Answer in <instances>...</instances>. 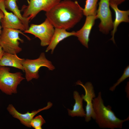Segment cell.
Segmentation results:
<instances>
[{
    "mask_svg": "<svg viewBox=\"0 0 129 129\" xmlns=\"http://www.w3.org/2000/svg\"><path fill=\"white\" fill-rule=\"evenodd\" d=\"M83 9L77 1H61L45 14L55 28L69 30L79 22L83 15Z\"/></svg>",
    "mask_w": 129,
    "mask_h": 129,
    "instance_id": "obj_1",
    "label": "cell"
},
{
    "mask_svg": "<svg viewBox=\"0 0 129 129\" xmlns=\"http://www.w3.org/2000/svg\"><path fill=\"white\" fill-rule=\"evenodd\" d=\"M95 113V120L99 127L102 129H122L124 123L129 120V116L124 119L118 118L112 110L110 105L104 104L101 91L92 100Z\"/></svg>",
    "mask_w": 129,
    "mask_h": 129,
    "instance_id": "obj_2",
    "label": "cell"
},
{
    "mask_svg": "<svg viewBox=\"0 0 129 129\" xmlns=\"http://www.w3.org/2000/svg\"><path fill=\"white\" fill-rule=\"evenodd\" d=\"M20 34L25 36L28 40L31 39L20 30L3 28L0 36V44L5 52L17 54L22 51V49L19 45L20 42L23 43L24 41L20 37Z\"/></svg>",
    "mask_w": 129,
    "mask_h": 129,
    "instance_id": "obj_3",
    "label": "cell"
},
{
    "mask_svg": "<svg viewBox=\"0 0 129 129\" xmlns=\"http://www.w3.org/2000/svg\"><path fill=\"white\" fill-rule=\"evenodd\" d=\"M10 70L8 67L0 66V90L9 95L17 93L18 86L25 79L21 72L11 73Z\"/></svg>",
    "mask_w": 129,
    "mask_h": 129,
    "instance_id": "obj_4",
    "label": "cell"
},
{
    "mask_svg": "<svg viewBox=\"0 0 129 129\" xmlns=\"http://www.w3.org/2000/svg\"><path fill=\"white\" fill-rule=\"evenodd\" d=\"M23 65L25 73V78L28 82L33 79H37L39 78V71L42 67H46L50 70H53L55 69L51 62L46 58L44 52L41 53L37 59H25Z\"/></svg>",
    "mask_w": 129,
    "mask_h": 129,
    "instance_id": "obj_5",
    "label": "cell"
},
{
    "mask_svg": "<svg viewBox=\"0 0 129 129\" xmlns=\"http://www.w3.org/2000/svg\"><path fill=\"white\" fill-rule=\"evenodd\" d=\"M48 19L46 18L44 21L39 24H32L25 33L32 34L40 40L41 46L44 47L49 44L54 34L55 28Z\"/></svg>",
    "mask_w": 129,
    "mask_h": 129,
    "instance_id": "obj_6",
    "label": "cell"
},
{
    "mask_svg": "<svg viewBox=\"0 0 129 129\" xmlns=\"http://www.w3.org/2000/svg\"><path fill=\"white\" fill-rule=\"evenodd\" d=\"M61 0H29L27 5H23L21 11L23 16L33 19L40 11L46 12L60 2Z\"/></svg>",
    "mask_w": 129,
    "mask_h": 129,
    "instance_id": "obj_7",
    "label": "cell"
},
{
    "mask_svg": "<svg viewBox=\"0 0 129 129\" xmlns=\"http://www.w3.org/2000/svg\"><path fill=\"white\" fill-rule=\"evenodd\" d=\"M110 0H100L97 9L96 16L100 22L98 25L99 31L107 34L112 30L113 21L110 8Z\"/></svg>",
    "mask_w": 129,
    "mask_h": 129,
    "instance_id": "obj_8",
    "label": "cell"
},
{
    "mask_svg": "<svg viewBox=\"0 0 129 129\" xmlns=\"http://www.w3.org/2000/svg\"><path fill=\"white\" fill-rule=\"evenodd\" d=\"M76 84L81 86L85 91V94H82L81 96L86 103V116L85 117V121L88 122L92 118L94 120L95 115L93 108L92 100L96 97V95L92 84L91 82H88L84 85L80 81H78Z\"/></svg>",
    "mask_w": 129,
    "mask_h": 129,
    "instance_id": "obj_9",
    "label": "cell"
},
{
    "mask_svg": "<svg viewBox=\"0 0 129 129\" xmlns=\"http://www.w3.org/2000/svg\"><path fill=\"white\" fill-rule=\"evenodd\" d=\"M4 0H0V9L4 14L0 21L2 27L25 31V27L20 19L13 13L6 10L4 5Z\"/></svg>",
    "mask_w": 129,
    "mask_h": 129,
    "instance_id": "obj_10",
    "label": "cell"
},
{
    "mask_svg": "<svg viewBox=\"0 0 129 129\" xmlns=\"http://www.w3.org/2000/svg\"><path fill=\"white\" fill-rule=\"evenodd\" d=\"M52 105V104L48 102L47 106L43 108L37 110L33 111L31 112H27L24 114L19 112L11 104L8 105L7 109L13 117L19 120L22 124L27 127L30 128V122L34 116L40 112L49 109Z\"/></svg>",
    "mask_w": 129,
    "mask_h": 129,
    "instance_id": "obj_11",
    "label": "cell"
},
{
    "mask_svg": "<svg viewBox=\"0 0 129 129\" xmlns=\"http://www.w3.org/2000/svg\"><path fill=\"white\" fill-rule=\"evenodd\" d=\"M97 19L96 15L86 16L84 23L82 27L75 32V36L77 37L81 43L86 48H88V42L91 30Z\"/></svg>",
    "mask_w": 129,
    "mask_h": 129,
    "instance_id": "obj_12",
    "label": "cell"
},
{
    "mask_svg": "<svg viewBox=\"0 0 129 129\" xmlns=\"http://www.w3.org/2000/svg\"><path fill=\"white\" fill-rule=\"evenodd\" d=\"M110 6L114 11L115 15V19L113 22V28L111 32L112 37L110 40L115 43L114 36L118 27L122 22H129V11L120 10L118 6L113 4L110 3Z\"/></svg>",
    "mask_w": 129,
    "mask_h": 129,
    "instance_id": "obj_13",
    "label": "cell"
},
{
    "mask_svg": "<svg viewBox=\"0 0 129 129\" xmlns=\"http://www.w3.org/2000/svg\"><path fill=\"white\" fill-rule=\"evenodd\" d=\"M75 32H71L67 31L66 30L61 28H55L54 31L51 41L45 50L48 52L51 50L52 54L54 50L58 44L65 38L71 36H75Z\"/></svg>",
    "mask_w": 129,
    "mask_h": 129,
    "instance_id": "obj_14",
    "label": "cell"
},
{
    "mask_svg": "<svg viewBox=\"0 0 129 129\" xmlns=\"http://www.w3.org/2000/svg\"><path fill=\"white\" fill-rule=\"evenodd\" d=\"M16 54L5 52L0 60V66L13 67L24 71L23 63L25 59L20 58Z\"/></svg>",
    "mask_w": 129,
    "mask_h": 129,
    "instance_id": "obj_15",
    "label": "cell"
},
{
    "mask_svg": "<svg viewBox=\"0 0 129 129\" xmlns=\"http://www.w3.org/2000/svg\"><path fill=\"white\" fill-rule=\"evenodd\" d=\"M73 97L75 103L72 110L67 109L69 115L72 117L75 116L85 117L86 112L83 108V99L76 91H74Z\"/></svg>",
    "mask_w": 129,
    "mask_h": 129,
    "instance_id": "obj_16",
    "label": "cell"
},
{
    "mask_svg": "<svg viewBox=\"0 0 129 129\" xmlns=\"http://www.w3.org/2000/svg\"><path fill=\"white\" fill-rule=\"evenodd\" d=\"M17 0H5L4 4L6 9H7L12 12L22 21L24 25L26 30L29 28V23L30 19L28 18L23 17L22 15L21 11L18 8L17 4Z\"/></svg>",
    "mask_w": 129,
    "mask_h": 129,
    "instance_id": "obj_17",
    "label": "cell"
},
{
    "mask_svg": "<svg viewBox=\"0 0 129 129\" xmlns=\"http://www.w3.org/2000/svg\"><path fill=\"white\" fill-rule=\"evenodd\" d=\"M98 0H86L85 7L83 9L84 15L86 16L96 15L97 2Z\"/></svg>",
    "mask_w": 129,
    "mask_h": 129,
    "instance_id": "obj_18",
    "label": "cell"
},
{
    "mask_svg": "<svg viewBox=\"0 0 129 129\" xmlns=\"http://www.w3.org/2000/svg\"><path fill=\"white\" fill-rule=\"evenodd\" d=\"M45 123V121L42 116L39 115L33 118L31 120L30 125L35 129H42V126Z\"/></svg>",
    "mask_w": 129,
    "mask_h": 129,
    "instance_id": "obj_19",
    "label": "cell"
},
{
    "mask_svg": "<svg viewBox=\"0 0 129 129\" xmlns=\"http://www.w3.org/2000/svg\"><path fill=\"white\" fill-rule=\"evenodd\" d=\"M129 77V66L128 65L124 69V73L121 77L113 86L109 88V90L112 91H113L117 86Z\"/></svg>",
    "mask_w": 129,
    "mask_h": 129,
    "instance_id": "obj_20",
    "label": "cell"
},
{
    "mask_svg": "<svg viewBox=\"0 0 129 129\" xmlns=\"http://www.w3.org/2000/svg\"><path fill=\"white\" fill-rule=\"evenodd\" d=\"M126 0H110V3L113 4L117 6Z\"/></svg>",
    "mask_w": 129,
    "mask_h": 129,
    "instance_id": "obj_21",
    "label": "cell"
},
{
    "mask_svg": "<svg viewBox=\"0 0 129 129\" xmlns=\"http://www.w3.org/2000/svg\"><path fill=\"white\" fill-rule=\"evenodd\" d=\"M126 92L127 94V97L129 99V82H128L125 89Z\"/></svg>",
    "mask_w": 129,
    "mask_h": 129,
    "instance_id": "obj_22",
    "label": "cell"
},
{
    "mask_svg": "<svg viewBox=\"0 0 129 129\" xmlns=\"http://www.w3.org/2000/svg\"><path fill=\"white\" fill-rule=\"evenodd\" d=\"M4 15L3 12L0 9V36L1 34L2 31L1 30V27L0 25V21L2 18L3 17Z\"/></svg>",
    "mask_w": 129,
    "mask_h": 129,
    "instance_id": "obj_23",
    "label": "cell"
},
{
    "mask_svg": "<svg viewBox=\"0 0 129 129\" xmlns=\"http://www.w3.org/2000/svg\"><path fill=\"white\" fill-rule=\"evenodd\" d=\"M5 52L0 44V60L2 57Z\"/></svg>",
    "mask_w": 129,
    "mask_h": 129,
    "instance_id": "obj_24",
    "label": "cell"
}]
</instances>
